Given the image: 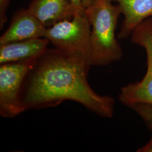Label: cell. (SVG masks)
Returning a JSON list of instances; mask_svg holds the SVG:
<instances>
[{
  "label": "cell",
  "mask_w": 152,
  "mask_h": 152,
  "mask_svg": "<svg viewBox=\"0 0 152 152\" xmlns=\"http://www.w3.org/2000/svg\"><path fill=\"white\" fill-rule=\"evenodd\" d=\"M49 41L34 38L0 45V64L37 59L48 50Z\"/></svg>",
  "instance_id": "8"
},
{
  "label": "cell",
  "mask_w": 152,
  "mask_h": 152,
  "mask_svg": "<svg viewBox=\"0 0 152 152\" xmlns=\"http://www.w3.org/2000/svg\"><path fill=\"white\" fill-rule=\"evenodd\" d=\"M131 36L132 43L145 49L147 72L141 81L122 87L118 98L121 103L127 107L137 103L152 105V17L137 26Z\"/></svg>",
  "instance_id": "5"
},
{
  "label": "cell",
  "mask_w": 152,
  "mask_h": 152,
  "mask_svg": "<svg viewBox=\"0 0 152 152\" xmlns=\"http://www.w3.org/2000/svg\"><path fill=\"white\" fill-rule=\"evenodd\" d=\"M112 0H94L85 9L90 23L91 65L103 66L121 59L123 51L115 37L119 6Z\"/></svg>",
  "instance_id": "2"
},
{
  "label": "cell",
  "mask_w": 152,
  "mask_h": 152,
  "mask_svg": "<svg viewBox=\"0 0 152 152\" xmlns=\"http://www.w3.org/2000/svg\"><path fill=\"white\" fill-rule=\"evenodd\" d=\"M94 0H82V6L83 7L86 9L88 7L92 4Z\"/></svg>",
  "instance_id": "14"
},
{
  "label": "cell",
  "mask_w": 152,
  "mask_h": 152,
  "mask_svg": "<svg viewBox=\"0 0 152 152\" xmlns=\"http://www.w3.org/2000/svg\"><path fill=\"white\" fill-rule=\"evenodd\" d=\"M47 28L27 9L16 11L7 29L0 37V45L34 38H45Z\"/></svg>",
  "instance_id": "6"
},
{
  "label": "cell",
  "mask_w": 152,
  "mask_h": 152,
  "mask_svg": "<svg viewBox=\"0 0 152 152\" xmlns=\"http://www.w3.org/2000/svg\"><path fill=\"white\" fill-rule=\"evenodd\" d=\"M137 152H152V137L148 143L144 146L137 149Z\"/></svg>",
  "instance_id": "13"
},
{
  "label": "cell",
  "mask_w": 152,
  "mask_h": 152,
  "mask_svg": "<svg viewBox=\"0 0 152 152\" xmlns=\"http://www.w3.org/2000/svg\"><path fill=\"white\" fill-rule=\"evenodd\" d=\"M28 10L46 28L71 19L77 12L69 0H32Z\"/></svg>",
  "instance_id": "7"
},
{
  "label": "cell",
  "mask_w": 152,
  "mask_h": 152,
  "mask_svg": "<svg viewBox=\"0 0 152 152\" xmlns=\"http://www.w3.org/2000/svg\"><path fill=\"white\" fill-rule=\"evenodd\" d=\"M117 3L124 16L118 38L125 39L141 22L152 17V0H112Z\"/></svg>",
  "instance_id": "9"
},
{
  "label": "cell",
  "mask_w": 152,
  "mask_h": 152,
  "mask_svg": "<svg viewBox=\"0 0 152 152\" xmlns=\"http://www.w3.org/2000/svg\"><path fill=\"white\" fill-rule=\"evenodd\" d=\"M91 65L60 50L49 49L37 58L22 91L26 110L53 107L66 100L77 102L92 113L112 118L115 100L95 92L88 82Z\"/></svg>",
  "instance_id": "1"
},
{
  "label": "cell",
  "mask_w": 152,
  "mask_h": 152,
  "mask_svg": "<svg viewBox=\"0 0 152 152\" xmlns=\"http://www.w3.org/2000/svg\"><path fill=\"white\" fill-rule=\"evenodd\" d=\"M130 107L141 118L147 125L152 134V105L148 104L137 103L132 104Z\"/></svg>",
  "instance_id": "10"
},
{
  "label": "cell",
  "mask_w": 152,
  "mask_h": 152,
  "mask_svg": "<svg viewBox=\"0 0 152 152\" xmlns=\"http://www.w3.org/2000/svg\"><path fill=\"white\" fill-rule=\"evenodd\" d=\"M76 11L79 13H85V9L82 6V0H69Z\"/></svg>",
  "instance_id": "12"
},
{
  "label": "cell",
  "mask_w": 152,
  "mask_h": 152,
  "mask_svg": "<svg viewBox=\"0 0 152 152\" xmlns=\"http://www.w3.org/2000/svg\"><path fill=\"white\" fill-rule=\"evenodd\" d=\"M91 24L86 12H77L71 19L47 28L45 38L55 48L91 65Z\"/></svg>",
  "instance_id": "3"
},
{
  "label": "cell",
  "mask_w": 152,
  "mask_h": 152,
  "mask_svg": "<svg viewBox=\"0 0 152 152\" xmlns=\"http://www.w3.org/2000/svg\"><path fill=\"white\" fill-rule=\"evenodd\" d=\"M10 0H0V28L2 29L7 21L6 11Z\"/></svg>",
  "instance_id": "11"
},
{
  "label": "cell",
  "mask_w": 152,
  "mask_h": 152,
  "mask_svg": "<svg viewBox=\"0 0 152 152\" xmlns=\"http://www.w3.org/2000/svg\"><path fill=\"white\" fill-rule=\"evenodd\" d=\"M37 59L1 64L0 114L3 117L14 118L26 110L22 102L23 88Z\"/></svg>",
  "instance_id": "4"
}]
</instances>
